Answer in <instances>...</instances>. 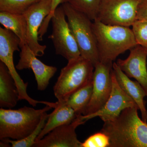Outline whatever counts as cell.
Returning <instances> with one entry per match:
<instances>
[{"instance_id": "obj_1", "label": "cell", "mask_w": 147, "mask_h": 147, "mask_svg": "<svg viewBox=\"0 0 147 147\" xmlns=\"http://www.w3.org/2000/svg\"><path fill=\"white\" fill-rule=\"evenodd\" d=\"M138 107L124 109L115 119L104 122L101 130L110 147H147V123L139 118Z\"/></svg>"}, {"instance_id": "obj_2", "label": "cell", "mask_w": 147, "mask_h": 147, "mask_svg": "<svg viewBox=\"0 0 147 147\" xmlns=\"http://www.w3.org/2000/svg\"><path fill=\"white\" fill-rule=\"evenodd\" d=\"M93 26L101 62L113 63L119 55L138 45L129 27L107 25L97 19Z\"/></svg>"}, {"instance_id": "obj_3", "label": "cell", "mask_w": 147, "mask_h": 147, "mask_svg": "<svg viewBox=\"0 0 147 147\" xmlns=\"http://www.w3.org/2000/svg\"><path fill=\"white\" fill-rule=\"evenodd\" d=\"M52 108L47 105L39 110L26 106L17 110L1 108L0 139H24L35 129L43 114Z\"/></svg>"}, {"instance_id": "obj_4", "label": "cell", "mask_w": 147, "mask_h": 147, "mask_svg": "<svg viewBox=\"0 0 147 147\" xmlns=\"http://www.w3.org/2000/svg\"><path fill=\"white\" fill-rule=\"evenodd\" d=\"M94 69L92 63L81 56L68 61L53 88L58 101H66L74 93L92 81Z\"/></svg>"}, {"instance_id": "obj_5", "label": "cell", "mask_w": 147, "mask_h": 147, "mask_svg": "<svg viewBox=\"0 0 147 147\" xmlns=\"http://www.w3.org/2000/svg\"><path fill=\"white\" fill-rule=\"evenodd\" d=\"M61 5L81 56L90 61L94 67L100 62V59L92 21L83 13L74 9L68 2Z\"/></svg>"}, {"instance_id": "obj_6", "label": "cell", "mask_w": 147, "mask_h": 147, "mask_svg": "<svg viewBox=\"0 0 147 147\" xmlns=\"http://www.w3.org/2000/svg\"><path fill=\"white\" fill-rule=\"evenodd\" d=\"M20 40L13 32L0 28V60L6 66L14 80L18 90L19 100H26L30 105L36 107L40 101L33 99L27 93L28 83H25L16 71L13 63V54L20 51Z\"/></svg>"}, {"instance_id": "obj_7", "label": "cell", "mask_w": 147, "mask_h": 147, "mask_svg": "<svg viewBox=\"0 0 147 147\" xmlns=\"http://www.w3.org/2000/svg\"><path fill=\"white\" fill-rule=\"evenodd\" d=\"M62 5L55 11L51 21L53 33L48 38L52 39L56 54L69 61L81 56L74 36L69 28Z\"/></svg>"}, {"instance_id": "obj_8", "label": "cell", "mask_w": 147, "mask_h": 147, "mask_svg": "<svg viewBox=\"0 0 147 147\" xmlns=\"http://www.w3.org/2000/svg\"><path fill=\"white\" fill-rule=\"evenodd\" d=\"M138 2L139 0H101L96 19L107 25L132 26L137 21Z\"/></svg>"}, {"instance_id": "obj_9", "label": "cell", "mask_w": 147, "mask_h": 147, "mask_svg": "<svg viewBox=\"0 0 147 147\" xmlns=\"http://www.w3.org/2000/svg\"><path fill=\"white\" fill-rule=\"evenodd\" d=\"M113 63L100 61L94 66L92 93L83 115L97 112L107 102L112 91Z\"/></svg>"}, {"instance_id": "obj_10", "label": "cell", "mask_w": 147, "mask_h": 147, "mask_svg": "<svg viewBox=\"0 0 147 147\" xmlns=\"http://www.w3.org/2000/svg\"><path fill=\"white\" fill-rule=\"evenodd\" d=\"M52 4V0H40L24 13L27 24V44L37 57L44 55L47 47L39 44L38 32L44 19L50 14Z\"/></svg>"}, {"instance_id": "obj_11", "label": "cell", "mask_w": 147, "mask_h": 147, "mask_svg": "<svg viewBox=\"0 0 147 147\" xmlns=\"http://www.w3.org/2000/svg\"><path fill=\"white\" fill-rule=\"evenodd\" d=\"M112 79V91L107 102L97 112L88 115H82V118L83 120L86 122L96 117H99L104 122L115 119L119 115L122 111L127 108L138 107L136 102L124 91L119 85L113 69Z\"/></svg>"}, {"instance_id": "obj_12", "label": "cell", "mask_w": 147, "mask_h": 147, "mask_svg": "<svg viewBox=\"0 0 147 147\" xmlns=\"http://www.w3.org/2000/svg\"><path fill=\"white\" fill-rule=\"evenodd\" d=\"M82 115L71 123L56 127L40 140L35 142L33 147H82V142L77 138L76 129L85 121Z\"/></svg>"}, {"instance_id": "obj_13", "label": "cell", "mask_w": 147, "mask_h": 147, "mask_svg": "<svg viewBox=\"0 0 147 147\" xmlns=\"http://www.w3.org/2000/svg\"><path fill=\"white\" fill-rule=\"evenodd\" d=\"M20 48V59L16 66V68L19 70L31 69L34 74L38 90H45L50 79L57 71V67L46 65L39 60L28 44H25Z\"/></svg>"}, {"instance_id": "obj_14", "label": "cell", "mask_w": 147, "mask_h": 147, "mask_svg": "<svg viewBox=\"0 0 147 147\" xmlns=\"http://www.w3.org/2000/svg\"><path fill=\"white\" fill-rule=\"evenodd\" d=\"M129 50L127 59H118L116 63L127 76L141 84L147 97V50L138 44Z\"/></svg>"}, {"instance_id": "obj_15", "label": "cell", "mask_w": 147, "mask_h": 147, "mask_svg": "<svg viewBox=\"0 0 147 147\" xmlns=\"http://www.w3.org/2000/svg\"><path fill=\"white\" fill-rule=\"evenodd\" d=\"M113 68L119 85L136 102L142 114V119L147 123V110L144 100L146 95L144 90L139 82L129 79L116 62H113Z\"/></svg>"}, {"instance_id": "obj_16", "label": "cell", "mask_w": 147, "mask_h": 147, "mask_svg": "<svg viewBox=\"0 0 147 147\" xmlns=\"http://www.w3.org/2000/svg\"><path fill=\"white\" fill-rule=\"evenodd\" d=\"M78 115L67 103L66 101H58L56 102L53 112L48 115L45 126L36 142L42 139L56 127L71 123L77 117Z\"/></svg>"}, {"instance_id": "obj_17", "label": "cell", "mask_w": 147, "mask_h": 147, "mask_svg": "<svg viewBox=\"0 0 147 147\" xmlns=\"http://www.w3.org/2000/svg\"><path fill=\"white\" fill-rule=\"evenodd\" d=\"M19 100V95L14 80L8 68L0 62V106L9 109L15 107Z\"/></svg>"}, {"instance_id": "obj_18", "label": "cell", "mask_w": 147, "mask_h": 147, "mask_svg": "<svg viewBox=\"0 0 147 147\" xmlns=\"http://www.w3.org/2000/svg\"><path fill=\"white\" fill-rule=\"evenodd\" d=\"M0 23L7 29L13 32L20 40V48L27 44V24L24 14H16L0 11Z\"/></svg>"}, {"instance_id": "obj_19", "label": "cell", "mask_w": 147, "mask_h": 147, "mask_svg": "<svg viewBox=\"0 0 147 147\" xmlns=\"http://www.w3.org/2000/svg\"><path fill=\"white\" fill-rule=\"evenodd\" d=\"M93 80L76 91L69 98L66 102L78 115H84L92 93Z\"/></svg>"}, {"instance_id": "obj_20", "label": "cell", "mask_w": 147, "mask_h": 147, "mask_svg": "<svg viewBox=\"0 0 147 147\" xmlns=\"http://www.w3.org/2000/svg\"><path fill=\"white\" fill-rule=\"evenodd\" d=\"M101 0H68L67 2L77 11L93 21L96 19Z\"/></svg>"}, {"instance_id": "obj_21", "label": "cell", "mask_w": 147, "mask_h": 147, "mask_svg": "<svg viewBox=\"0 0 147 147\" xmlns=\"http://www.w3.org/2000/svg\"><path fill=\"white\" fill-rule=\"evenodd\" d=\"M48 114L45 112L42 115V118L38 125L32 133L29 134L24 139L19 140H11L10 139H5L1 141L9 143L12 147H32L38 137L39 136L42 129L45 126Z\"/></svg>"}, {"instance_id": "obj_22", "label": "cell", "mask_w": 147, "mask_h": 147, "mask_svg": "<svg viewBox=\"0 0 147 147\" xmlns=\"http://www.w3.org/2000/svg\"><path fill=\"white\" fill-rule=\"evenodd\" d=\"M40 0H0V11L24 14L32 5Z\"/></svg>"}, {"instance_id": "obj_23", "label": "cell", "mask_w": 147, "mask_h": 147, "mask_svg": "<svg viewBox=\"0 0 147 147\" xmlns=\"http://www.w3.org/2000/svg\"><path fill=\"white\" fill-rule=\"evenodd\" d=\"M110 145L109 137L100 131L88 137L82 143V147H110Z\"/></svg>"}, {"instance_id": "obj_24", "label": "cell", "mask_w": 147, "mask_h": 147, "mask_svg": "<svg viewBox=\"0 0 147 147\" xmlns=\"http://www.w3.org/2000/svg\"><path fill=\"white\" fill-rule=\"evenodd\" d=\"M132 30L138 44L147 50V21H136Z\"/></svg>"}, {"instance_id": "obj_25", "label": "cell", "mask_w": 147, "mask_h": 147, "mask_svg": "<svg viewBox=\"0 0 147 147\" xmlns=\"http://www.w3.org/2000/svg\"><path fill=\"white\" fill-rule=\"evenodd\" d=\"M68 0H52V7L50 14L45 18L38 32L39 38L42 40L43 36L47 32L49 23L54 15L55 11L60 4L67 2Z\"/></svg>"}, {"instance_id": "obj_26", "label": "cell", "mask_w": 147, "mask_h": 147, "mask_svg": "<svg viewBox=\"0 0 147 147\" xmlns=\"http://www.w3.org/2000/svg\"><path fill=\"white\" fill-rule=\"evenodd\" d=\"M137 21H147V0H139Z\"/></svg>"}]
</instances>
